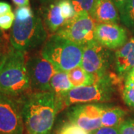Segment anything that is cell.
<instances>
[{
	"label": "cell",
	"instance_id": "obj_1",
	"mask_svg": "<svg viewBox=\"0 0 134 134\" xmlns=\"http://www.w3.org/2000/svg\"><path fill=\"white\" fill-rule=\"evenodd\" d=\"M64 107L52 92H34L23 98L22 113L28 134H52L58 113Z\"/></svg>",
	"mask_w": 134,
	"mask_h": 134
},
{
	"label": "cell",
	"instance_id": "obj_2",
	"mask_svg": "<svg viewBox=\"0 0 134 134\" xmlns=\"http://www.w3.org/2000/svg\"><path fill=\"white\" fill-rule=\"evenodd\" d=\"M31 90L25 52L11 46L0 65V92L24 98Z\"/></svg>",
	"mask_w": 134,
	"mask_h": 134
},
{
	"label": "cell",
	"instance_id": "obj_3",
	"mask_svg": "<svg viewBox=\"0 0 134 134\" xmlns=\"http://www.w3.org/2000/svg\"><path fill=\"white\" fill-rule=\"evenodd\" d=\"M83 51V46L55 34L46 40L41 54L58 71L69 72L81 66Z\"/></svg>",
	"mask_w": 134,
	"mask_h": 134
},
{
	"label": "cell",
	"instance_id": "obj_4",
	"mask_svg": "<svg viewBox=\"0 0 134 134\" xmlns=\"http://www.w3.org/2000/svg\"><path fill=\"white\" fill-rule=\"evenodd\" d=\"M46 39L47 32L40 16L34 15L23 21L15 19L10 37L14 48L25 53L42 45Z\"/></svg>",
	"mask_w": 134,
	"mask_h": 134
},
{
	"label": "cell",
	"instance_id": "obj_5",
	"mask_svg": "<svg viewBox=\"0 0 134 134\" xmlns=\"http://www.w3.org/2000/svg\"><path fill=\"white\" fill-rule=\"evenodd\" d=\"M114 92V81L108 74L101 76L90 86L74 87L61 96L64 107L90 102H105L111 99Z\"/></svg>",
	"mask_w": 134,
	"mask_h": 134
},
{
	"label": "cell",
	"instance_id": "obj_6",
	"mask_svg": "<svg viewBox=\"0 0 134 134\" xmlns=\"http://www.w3.org/2000/svg\"><path fill=\"white\" fill-rule=\"evenodd\" d=\"M23 98L0 92V134H23Z\"/></svg>",
	"mask_w": 134,
	"mask_h": 134
},
{
	"label": "cell",
	"instance_id": "obj_7",
	"mask_svg": "<svg viewBox=\"0 0 134 134\" xmlns=\"http://www.w3.org/2000/svg\"><path fill=\"white\" fill-rule=\"evenodd\" d=\"M96 21L89 13L76 14L56 34L83 47L96 41Z\"/></svg>",
	"mask_w": 134,
	"mask_h": 134
},
{
	"label": "cell",
	"instance_id": "obj_8",
	"mask_svg": "<svg viewBox=\"0 0 134 134\" xmlns=\"http://www.w3.org/2000/svg\"><path fill=\"white\" fill-rule=\"evenodd\" d=\"M112 62L110 49L104 47L97 41L83 47L81 66L86 72L98 77L105 75Z\"/></svg>",
	"mask_w": 134,
	"mask_h": 134
},
{
	"label": "cell",
	"instance_id": "obj_9",
	"mask_svg": "<svg viewBox=\"0 0 134 134\" xmlns=\"http://www.w3.org/2000/svg\"><path fill=\"white\" fill-rule=\"evenodd\" d=\"M31 90L34 92L50 91V81L58 72L52 63L43 55H34L26 60Z\"/></svg>",
	"mask_w": 134,
	"mask_h": 134
},
{
	"label": "cell",
	"instance_id": "obj_10",
	"mask_svg": "<svg viewBox=\"0 0 134 134\" xmlns=\"http://www.w3.org/2000/svg\"><path fill=\"white\" fill-rule=\"evenodd\" d=\"M105 104H85L72 107L68 113L69 121L89 133L100 128L101 115Z\"/></svg>",
	"mask_w": 134,
	"mask_h": 134
},
{
	"label": "cell",
	"instance_id": "obj_11",
	"mask_svg": "<svg viewBox=\"0 0 134 134\" xmlns=\"http://www.w3.org/2000/svg\"><path fill=\"white\" fill-rule=\"evenodd\" d=\"M127 32L117 23H100L96 27V40L108 49L121 48L127 43Z\"/></svg>",
	"mask_w": 134,
	"mask_h": 134
},
{
	"label": "cell",
	"instance_id": "obj_12",
	"mask_svg": "<svg viewBox=\"0 0 134 134\" xmlns=\"http://www.w3.org/2000/svg\"><path fill=\"white\" fill-rule=\"evenodd\" d=\"M90 15L98 24L117 23L120 19L119 10L112 0H95Z\"/></svg>",
	"mask_w": 134,
	"mask_h": 134
},
{
	"label": "cell",
	"instance_id": "obj_13",
	"mask_svg": "<svg viewBox=\"0 0 134 134\" xmlns=\"http://www.w3.org/2000/svg\"><path fill=\"white\" fill-rule=\"evenodd\" d=\"M115 69L119 76H126L134 68V38L119 48L114 56Z\"/></svg>",
	"mask_w": 134,
	"mask_h": 134
},
{
	"label": "cell",
	"instance_id": "obj_14",
	"mask_svg": "<svg viewBox=\"0 0 134 134\" xmlns=\"http://www.w3.org/2000/svg\"><path fill=\"white\" fill-rule=\"evenodd\" d=\"M66 22L58 5V0L52 2L44 11V23L46 28L51 32L56 33Z\"/></svg>",
	"mask_w": 134,
	"mask_h": 134
},
{
	"label": "cell",
	"instance_id": "obj_15",
	"mask_svg": "<svg viewBox=\"0 0 134 134\" xmlns=\"http://www.w3.org/2000/svg\"><path fill=\"white\" fill-rule=\"evenodd\" d=\"M125 115L126 111L123 109L105 104L101 115V125L104 127H119L125 121Z\"/></svg>",
	"mask_w": 134,
	"mask_h": 134
},
{
	"label": "cell",
	"instance_id": "obj_16",
	"mask_svg": "<svg viewBox=\"0 0 134 134\" xmlns=\"http://www.w3.org/2000/svg\"><path fill=\"white\" fill-rule=\"evenodd\" d=\"M69 80L74 87L90 86L95 83L100 77L87 72L81 66H77L68 72Z\"/></svg>",
	"mask_w": 134,
	"mask_h": 134
},
{
	"label": "cell",
	"instance_id": "obj_17",
	"mask_svg": "<svg viewBox=\"0 0 134 134\" xmlns=\"http://www.w3.org/2000/svg\"><path fill=\"white\" fill-rule=\"evenodd\" d=\"M74 88L69 80L68 72L58 71L50 81V92L57 96H61Z\"/></svg>",
	"mask_w": 134,
	"mask_h": 134
},
{
	"label": "cell",
	"instance_id": "obj_18",
	"mask_svg": "<svg viewBox=\"0 0 134 134\" xmlns=\"http://www.w3.org/2000/svg\"><path fill=\"white\" fill-rule=\"evenodd\" d=\"M122 97L125 104L130 108L134 109V77L130 74H127L125 77Z\"/></svg>",
	"mask_w": 134,
	"mask_h": 134
},
{
	"label": "cell",
	"instance_id": "obj_19",
	"mask_svg": "<svg viewBox=\"0 0 134 134\" xmlns=\"http://www.w3.org/2000/svg\"><path fill=\"white\" fill-rule=\"evenodd\" d=\"M120 19L127 28H134V0H129L119 12Z\"/></svg>",
	"mask_w": 134,
	"mask_h": 134
},
{
	"label": "cell",
	"instance_id": "obj_20",
	"mask_svg": "<svg viewBox=\"0 0 134 134\" xmlns=\"http://www.w3.org/2000/svg\"><path fill=\"white\" fill-rule=\"evenodd\" d=\"M74 5L76 14L89 13L90 14L93 8L95 0H69Z\"/></svg>",
	"mask_w": 134,
	"mask_h": 134
},
{
	"label": "cell",
	"instance_id": "obj_21",
	"mask_svg": "<svg viewBox=\"0 0 134 134\" xmlns=\"http://www.w3.org/2000/svg\"><path fill=\"white\" fill-rule=\"evenodd\" d=\"M58 5L62 16L66 21L73 18L76 14L74 5L69 0H58Z\"/></svg>",
	"mask_w": 134,
	"mask_h": 134
},
{
	"label": "cell",
	"instance_id": "obj_22",
	"mask_svg": "<svg viewBox=\"0 0 134 134\" xmlns=\"http://www.w3.org/2000/svg\"><path fill=\"white\" fill-rule=\"evenodd\" d=\"M58 134H91L81 128L75 124L69 121L63 125L59 130Z\"/></svg>",
	"mask_w": 134,
	"mask_h": 134
},
{
	"label": "cell",
	"instance_id": "obj_23",
	"mask_svg": "<svg viewBox=\"0 0 134 134\" xmlns=\"http://www.w3.org/2000/svg\"><path fill=\"white\" fill-rule=\"evenodd\" d=\"M15 19V14L12 11L0 16V29L2 31H6L13 27Z\"/></svg>",
	"mask_w": 134,
	"mask_h": 134
},
{
	"label": "cell",
	"instance_id": "obj_24",
	"mask_svg": "<svg viewBox=\"0 0 134 134\" xmlns=\"http://www.w3.org/2000/svg\"><path fill=\"white\" fill-rule=\"evenodd\" d=\"M34 15V14L32 10L29 5L19 7L16 10V12H15L16 19L21 20V21L29 19L30 17L33 16Z\"/></svg>",
	"mask_w": 134,
	"mask_h": 134
},
{
	"label": "cell",
	"instance_id": "obj_25",
	"mask_svg": "<svg viewBox=\"0 0 134 134\" xmlns=\"http://www.w3.org/2000/svg\"><path fill=\"white\" fill-rule=\"evenodd\" d=\"M121 134H134V119L125 120L119 126Z\"/></svg>",
	"mask_w": 134,
	"mask_h": 134
},
{
	"label": "cell",
	"instance_id": "obj_26",
	"mask_svg": "<svg viewBox=\"0 0 134 134\" xmlns=\"http://www.w3.org/2000/svg\"><path fill=\"white\" fill-rule=\"evenodd\" d=\"M91 134H121L119 127H104L101 126L100 128L90 133Z\"/></svg>",
	"mask_w": 134,
	"mask_h": 134
},
{
	"label": "cell",
	"instance_id": "obj_27",
	"mask_svg": "<svg viewBox=\"0 0 134 134\" xmlns=\"http://www.w3.org/2000/svg\"><path fill=\"white\" fill-rule=\"evenodd\" d=\"M11 11V6L5 2H0V16Z\"/></svg>",
	"mask_w": 134,
	"mask_h": 134
},
{
	"label": "cell",
	"instance_id": "obj_28",
	"mask_svg": "<svg viewBox=\"0 0 134 134\" xmlns=\"http://www.w3.org/2000/svg\"><path fill=\"white\" fill-rule=\"evenodd\" d=\"M113 2L115 4L117 9L119 10V12H120L121 10L125 8V6L127 5L129 0H112Z\"/></svg>",
	"mask_w": 134,
	"mask_h": 134
},
{
	"label": "cell",
	"instance_id": "obj_29",
	"mask_svg": "<svg viewBox=\"0 0 134 134\" xmlns=\"http://www.w3.org/2000/svg\"><path fill=\"white\" fill-rule=\"evenodd\" d=\"M9 50L10 48L8 50H7L6 46H0V65L2 64V61L4 60L5 56L7 55Z\"/></svg>",
	"mask_w": 134,
	"mask_h": 134
},
{
	"label": "cell",
	"instance_id": "obj_30",
	"mask_svg": "<svg viewBox=\"0 0 134 134\" xmlns=\"http://www.w3.org/2000/svg\"><path fill=\"white\" fill-rule=\"evenodd\" d=\"M14 4L18 7L27 6L29 5V0H12Z\"/></svg>",
	"mask_w": 134,
	"mask_h": 134
},
{
	"label": "cell",
	"instance_id": "obj_31",
	"mask_svg": "<svg viewBox=\"0 0 134 134\" xmlns=\"http://www.w3.org/2000/svg\"><path fill=\"white\" fill-rule=\"evenodd\" d=\"M0 46H6L5 40L4 39V35H3V33L1 29H0Z\"/></svg>",
	"mask_w": 134,
	"mask_h": 134
},
{
	"label": "cell",
	"instance_id": "obj_32",
	"mask_svg": "<svg viewBox=\"0 0 134 134\" xmlns=\"http://www.w3.org/2000/svg\"><path fill=\"white\" fill-rule=\"evenodd\" d=\"M128 74H130L132 76L134 77V68L133 69H132V70H131V71H130V72H129V73H128Z\"/></svg>",
	"mask_w": 134,
	"mask_h": 134
},
{
	"label": "cell",
	"instance_id": "obj_33",
	"mask_svg": "<svg viewBox=\"0 0 134 134\" xmlns=\"http://www.w3.org/2000/svg\"><path fill=\"white\" fill-rule=\"evenodd\" d=\"M43 1H45V2H54V1H56V0H43Z\"/></svg>",
	"mask_w": 134,
	"mask_h": 134
}]
</instances>
